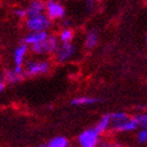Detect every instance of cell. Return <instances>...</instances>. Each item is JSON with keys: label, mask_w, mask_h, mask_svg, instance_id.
<instances>
[{"label": "cell", "mask_w": 147, "mask_h": 147, "mask_svg": "<svg viewBox=\"0 0 147 147\" xmlns=\"http://www.w3.org/2000/svg\"><path fill=\"white\" fill-rule=\"evenodd\" d=\"M139 127L135 117L129 116L124 111H116L110 113V129L113 131L128 132L134 131Z\"/></svg>", "instance_id": "cell-1"}, {"label": "cell", "mask_w": 147, "mask_h": 147, "mask_svg": "<svg viewBox=\"0 0 147 147\" xmlns=\"http://www.w3.org/2000/svg\"><path fill=\"white\" fill-rule=\"evenodd\" d=\"M24 24L26 30L30 33H34V32H47L49 28H52L53 20L44 13V14L35 16V17L26 18L24 20Z\"/></svg>", "instance_id": "cell-2"}, {"label": "cell", "mask_w": 147, "mask_h": 147, "mask_svg": "<svg viewBox=\"0 0 147 147\" xmlns=\"http://www.w3.org/2000/svg\"><path fill=\"white\" fill-rule=\"evenodd\" d=\"M60 41L55 35H49L43 42L35 44L31 47V51L36 55H51L55 54L58 49Z\"/></svg>", "instance_id": "cell-3"}, {"label": "cell", "mask_w": 147, "mask_h": 147, "mask_svg": "<svg viewBox=\"0 0 147 147\" xmlns=\"http://www.w3.org/2000/svg\"><path fill=\"white\" fill-rule=\"evenodd\" d=\"M51 69V63L47 60H28L24 65L25 76L34 77L47 74Z\"/></svg>", "instance_id": "cell-4"}, {"label": "cell", "mask_w": 147, "mask_h": 147, "mask_svg": "<svg viewBox=\"0 0 147 147\" xmlns=\"http://www.w3.org/2000/svg\"><path fill=\"white\" fill-rule=\"evenodd\" d=\"M100 136L95 127L85 129L78 136V144L80 147H98L100 145Z\"/></svg>", "instance_id": "cell-5"}, {"label": "cell", "mask_w": 147, "mask_h": 147, "mask_svg": "<svg viewBox=\"0 0 147 147\" xmlns=\"http://www.w3.org/2000/svg\"><path fill=\"white\" fill-rule=\"evenodd\" d=\"M45 14L49 16L52 20L57 19H63L65 16V9L61 3H59L56 0H47L46 2Z\"/></svg>", "instance_id": "cell-6"}, {"label": "cell", "mask_w": 147, "mask_h": 147, "mask_svg": "<svg viewBox=\"0 0 147 147\" xmlns=\"http://www.w3.org/2000/svg\"><path fill=\"white\" fill-rule=\"evenodd\" d=\"M76 47L71 42L60 43L55 53V58L58 62H65L75 55Z\"/></svg>", "instance_id": "cell-7"}, {"label": "cell", "mask_w": 147, "mask_h": 147, "mask_svg": "<svg viewBox=\"0 0 147 147\" xmlns=\"http://www.w3.org/2000/svg\"><path fill=\"white\" fill-rule=\"evenodd\" d=\"M26 16L28 18L44 14L46 9V3L42 0H32L30 4L26 6Z\"/></svg>", "instance_id": "cell-8"}, {"label": "cell", "mask_w": 147, "mask_h": 147, "mask_svg": "<svg viewBox=\"0 0 147 147\" xmlns=\"http://www.w3.org/2000/svg\"><path fill=\"white\" fill-rule=\"evenodd\" d=\"M49 36V32H34V33H28L25 37L22 39V43H24L26 45H35L38 43L43 42L44 40Z\"/></svg>", "instance_id": "cell-9"}, {"label": "cell", "mask_w": 147, "mask_h": 147, "mask_svg": "<svg viewBox=\"0 0 147 147\" xmlns=\"http://www.w3.org/2000/svg\"><path fill=\"white\" fill-rule=\"evenodd\" d=\"M28 52V45H26L24 43H21L20 45H18L16 47L15 51H14V54H13V60H14L15 65L23 66L25 56H26Z\"/></svg>", "instance_id": "cell-10"}, {"label": "cell", "mask_w": 147, "mask_h": 147, "mask_svg": "<svg viewBox=\"0 0 147 147\" xmlns=\"http://www.w3.org/2000/svg\"><path fill=\"white\" fill-rule=\"evenodd\" d=\"M98 39H99L98 31H97L96 28L89 30L85 35V40H84L85 47L88 49H94V47L97 45V43H98Z\"/></svg>", "instance_id": "cell-11"}, {"label": "cell", "mask_w": 147, "mask_h": 147, "mask_svg": "<svg viewBox=\"0 0 147 147\" xmlns=\"http://www.w3.org/2000/svg\"><path fill=\"white\" fill-rule=\"evenodd\" d=\"M101 99L95 98V97H78V98H75L71 100V104L74 106H83V105H92L95 104L97 102H100Z\"/></svg>", "instance_id": "cell-12"}, {"label": "cell", "mask_w": 147, "mask_h": 147, "mask_svg": "<svg viewBox=\"0 0 147 147\" xmlns=\"http://www.w3.org/2000/svg\"><path fill=\"white\" fill-rule=\"evenodd\" d=\"M95 128L97 129V131L100 135L105 132L107 129H110V113L103 115L101 117V119L99 120V122L97 123V125L95 126Z\"/></svg>", "instance_id": "cell-13"}, {"label": "cell", "mask_w": 147, "mask_h": 147, "mask_svg": "<svg viewBox=\"0 0 147 147\" xmlns=\"http://www.w3.org/2000/svg\"><path fill=\"white\" fill-rule=\"evenodd\" d=\"M25 77V75H18L17 73L14 71V69H7V71H4L3 74V81L7 83H12V84H15V83L20 82L21 80H23V78Z\"/></svg>", "instance_id": "cell-14"}, {"label": "cell", "mask_w": 147, "mask_h": 147, "mask_svg": "<svg viewBox=\"0 0 147 147\" xmlns=\"http://www.w3.org/2000/svg\"><path fill=\"white\" fill-rule=\"evenodd\" d=\"M68 146H69L68 140L65 137H62V136L53 138L47 143V145H46V147H68Z\"/></svg>", "instance_id": "cell-15"}, {"label": "cell", "mask_w": 147, "mask_h": 147, "mask_svg": "<svg viewBox=\"0 0 147 147\" xmlns=\"http://www.w3.org/2000/svg\"><path fill=\"white\" fill-rule=\"evenodd\" d=\"M59 41L60 43H67L71 42L74 38V32L73 30H71L69 28H63L60 33H59Z\"/></svg>", "instance_id": "cell-16"}, {"label": "cell", "mask_w": 147, "mask_h": 147, "mask_svg": "<svg viewBox=\"0 0 147 147\" xmlns=\"http://www.w3.org/2000/svg\"><path fill=\"white\" fill-rule=\"evenodd\" d=\"M135 118L139 124V127H141L142 129L147 128V113H138L135 116Z\"/></svg>", "instance_id": "cell-17"}, {"label": "cell", "mask_w": 147, "mask_h": 147, "mask_svg": "<svg viewBox=\"0 0 147 147\" xmlns=\"http://www.w3.org/2000/svg\"><path fill=\"white\" fill-rule=\"evenodd\" d=\"M14 16H15L16 18L18 19H26L28 18V16H26V9H22V7H18V9H14Z\"/></svg>", "instance_id": "cell-18"}, {"label": "cell", "mask_w": 147, "mask_h": 147, "mask_svg": "<svg viewBox=\"0 0 147 147\" xmlns=\"http://www.w3.org/2000/svg\"><path fill=\"white\" fill-rule=\"evenodd\" d=\"M137 139H138L139 143H142V144L147 143V128L146 129H141V130L138 132Z\"/></svg>", "instance_id": "cell-19"}, {"label": "cell", "mask_w": 147, "mask_h": 147, "mask_svg": "<svg viewBox=\"0 0 147 147\" xmlns=\"http://www.w3.org/2000/svg\"><path fill=\"white\" fill-rule=\"evenodd\" d=\"M99 147H123L122 145L115 141H103L100 143Z\"/></svg>", "instance_id": "cell-20"}, {"label": "cell", "mask_w": 147, "mask_h": 147, "mask_svg": "<svg viewBox=\"0 0 147 147\" xmlns=\"http://www.w3.org/2000/svg\"><path fill=\"white\" fill-rule=\"evenodd\" d=\"M86 3V7L88 11H92L96 5V0H84Z\"/></svg>", "instance_id": "cell-21"}, {"label": "cell", "mask_w": 147, "mask_h": 147, "mask_svg": "<svg viewBox=\"0 0 147 147\" xmlns=\"http://www.w3.org/2000/svg\"><path fill=\"white\" fill-rule=\"evenodd\" d=\"M63 21H62V25L64 26V28H68L69 26V23H71V21L69 20H67V19H62Z\"/></svg>", "instance_id": "cell-22"}, {"label": "cell", "mask_w": 147, "mask_h": 147, "mask_svg": "<svg viewBox=\"0 0 147 147\" xmlns=\"http://www.w3.org/2000/svg\"><path fill=\"white\" fill-rule=\"evenodd\" d=\"M4 87H5V82H4V81H1V82H0V92H3Z\"/></svg>", "instance_id": "cell-23"}, {"label": "cell", "mask_w": 147, "mask_h": 147, "mask_svg": "<svg viewBox=\"0 0 147 147\" xmlns=\"http://www.w3.org/2000/svg\"><path fill=\"white\" fill-rule=\"evenodd\" d=\"M68 147H75V146H71V145H69V146H68Z\"/></svg>", "instance_id": "cell-24"}, {"label": "cell", "mask_w": 147, "mask_h": 147, "mask_svg": "<svg viewBox=\"0 0 147 147\" xmlns=\"http://www.w3.org/2000/svg\"><path fill=\"white\" fill-rule=\"evenodd\" d=\"M146 44H147V38H146Z\"/></svg>", "instance_id": "cell-25"}, {"label": "cell", "mask_w": 147, "mask_h": 147, "mask_svg": "<svg viewBox=\"0 0 147 147\" xmlns=\"http://www.w3.org/2000/svg\"><path fill=\"white\" fill-rule=\"evenodd\" d=\"M41 147H46V146H41Z\"/></svg>", "instance_id": "cell-26"}, {"label": "cell", "mask_w": 147, "mask_h": 147, "mask_svg": "<svg viewBox=\"0 0 147 147\" xmlns=\"http://www.w3.org/2000/svg\"><path fill=\"white\" fill-rule=\"evenodd\" d=\"M146 1H147V0H146Z\"/></svg>", "instance_id": "cell-27"}]
</instances>
